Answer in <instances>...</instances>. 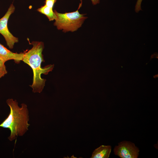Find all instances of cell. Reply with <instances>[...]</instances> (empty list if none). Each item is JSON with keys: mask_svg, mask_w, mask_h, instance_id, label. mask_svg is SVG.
I'll list each match as a JSON object with an SVG mask.
<instances>
[{"mask_svg": "<svg viewBox=\"0 0 158 158\" xmlns=\"http://www.w3.org/2000/svg\"><path fill=\"white\" fill-rule=\"evenodd\" d=\"M15 9L13 4H11L5 15L0 19V33L4 37L7 45L10 49H13L14 44L18 42V38L10 32L7 25L8 19Z\"/></svg>", "mask_w": 158, "mask_h": 158, "instance_id": "277c9868", "label": "cell"}, {"mask_svg": "<svg viewBox=\"0 0 158 158\" xmlns=\"http://www.w3.org/2000/svg\"><path fill=\"white\" fill-rule=\"evenodd\" d=\"M37 11L39 12L46 15L50 21L55 20L56 16L52 8L45 4L38 8Z\"/></svg>", "mask_w": 158, "mask_h": 158, "instance_id": "ba28073f", "label": "cell"}, {"mask_svg": "<svg viewBox=\"0 0 158 158\" xmlns=\"http://www.w3.org/2000/svg\"><path fill=\"white\" fill-rule=\"evenodd\" d=\"M82 4L81 1L78 10L73 12L62 13H58L54 10V11L56 18L54 25L58 30H62L64 32H73L77 30L81 27L87 18L84 16V14H81L78 11Z\"/></svg>", "mask_w": 158, "mask_h": 158, "instance_id": "3957f363", "label": "cell"}, {"mask_svg": "<svg viewBox=\"0 0 158 158\" xmlns=\"http://www.w3.org/2000/svg\"><path fill=\"white\" fill-rule=\"evenodd\" d=\"M92 4L93 5H96L97 4H99L100 2L99 0H91Z\"/></svg>", "mask_w": 158, "mask_h": 158, "instance_id": "7c38bea8", "label": "cell"}, {"mask_svg": "<svg viewBox=\"0 0 158 158\" xmlns=\"http://www.w3.org/2000/svg\"><path fill=\"white\" fill-rule=\"evenodd\" d=\"M9 107L10 112L6 118L0 124V127L8 129L11 134L8 137L10 141L15 140L18 136H23L28 130L30 124L29 111L27 105L24 103L19 107L16 100L8 99L6 101Z\"/></svg>", "mask_w": 158, "mask_h": 158, "instance_id": "7a4b0ae2", "label": "cell"}, {"mask_svg": "<svg viewBox=\"0 0 158 158\" xmlns=\"http://www.w3.org/2000/svg\"><path fill=\"white\" fill-rule=\"evenodd\" d=\"M31 44L32 48L24 53L23 61L32 68L33 73L32 84L30 86L34 93L41 92L45 86L46 80L41 78L42 74H48L54 68V65H49L44 68L41 66V63L44 61L42 52L44 48V43L42 42L33 41Z\"/></svg>", "mask_w": 158, "mask_h": 158, "instance_id": "6da1fadb", "label": "cell"}, {"mask_svg": "<svg viewBox=\"0 0 158 158\" xmlns=\"http://www.w3.org/2000/svg\"><path fill=\"white\" fill-rule=\"evenodd\" d=\"M5 62L0 58V79L7 73Z\"/></svg>", "mask_w": 158, "mask_h": 158, "instance_id": "9c48e42d", "label": "cell"}, {"mask_svg": "<svg viewBox=\"0 0 158 158\" xmlns=\"http://www.w3.org/2000/svg\"><path fill=\"white\" fill-rule=\"evenodd\" d=\"M111 150L110 145H102L93 152L91 158H108Z\"/></svg>", "mask_w": 158, "mask_h": 158, "instance_id": "52a82bcc", "label": "cell"}, {"mask_svg": "<svg viewBox=\"0 0 158 158\" xmlns=\"http://www.w3.org/2000/svg\"><path fill=\"white\" fill-rule=\"evenodd\" d=\"M24 53H13L7 49L0 43V58L5 62L6 61L14 60L16 62L22 61Z\"/></svg>", "mask_w": 158, "mask_h": 158, "instance_id": "8992f818", "label": "cell"}, {"mask_svg": "<svg viewBox=\"0 0 158 158\" xmlns=\"http://www.w3.org/2000/svg\"><path fill=\"white\" fill-rule=\"evenodd\" d=\"M114 151L115 155L121 158H137L140 150L134 143L123 141L115 146Z\"/></svg>", "mask_w": 158, "mask_h": 158, "instance_id": "5b68a950", "label": "cell"}, {"mask_svg": "<svg viewBox=\"0 0 158 158\" xmlns=\"http://www.w3.org/2000/svg\"><path fill=\"white\" fill-rule=\"evenodd\" d=\"M56 1V0H45V4L47 6L53 8L54 5Z\"/></svg>", "mask_w": 158, "mask_h": 158, "instance_id": "30bf717a", "label": "cell"}, {"mask_svg": "<svg viewBox=\"0 0 158 158\" xmlns=\"http://www.w3.org/2000/svg\"><path fill=\"white\" fill-rule=\"evenodd\" d=\"M142 0H137L135 6V11L137 13L141 10V4Z\"/></svg>", "mask_w": 158, "mask_h": 158, "instance_id": "8fae6325", "label": "cell"}]
</instances>
